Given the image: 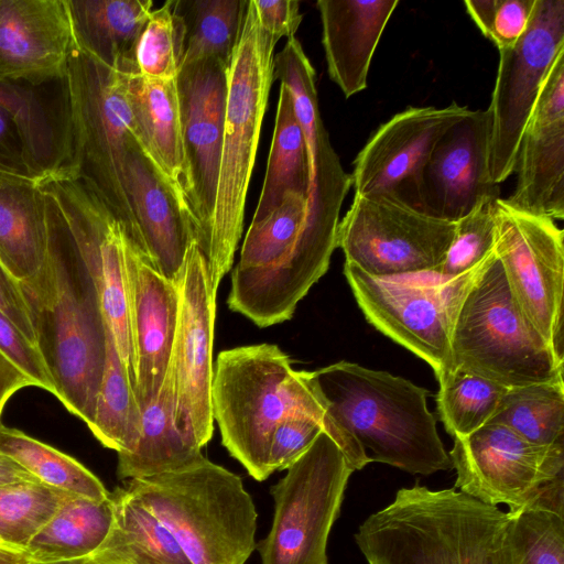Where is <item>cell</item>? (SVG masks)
Here are the masks:
<instances>
[{
    "label": "cell",
    "mask_w": 564,
    "mask_h": 564,
    "mask_svg": "<svg viewBox=\"0 0 564 564\" xmlns=\"http://www.w3.org/2000/svg\"><path fill=\"white\" fill-rule=\"evenodd\" d=\"M45 200L46 257L40 271L20 284L55 397L89 426L104 371L107 324L68 228Z\"/></svg>",
    "instance_id": "cell-1"
},
{
    "label": "cell",
    "mask_w": 564,
    "mask_h": 564,
    "mask_svg": "<svg viewBox=\"0 0 564 564\" xmlns=\"http://www.w3.org/2000/svg\"><path fill=\"white\" fill-rule=\"evenodd\" d=\"M212 405L221 443L258 481L272 475L268 457L276 425L291 416L321 422L355 470L370 463L364 449L333 421L307 371L292 368L276 345L223 350L214 368Z\"/></svg>",
    "instance_id": "cell-2"
},
{
    "label": "cell",
    "mask_w": 564,
    "mask_h": 564,
    "mask_svg": "<svg viewBox=\"0 0 564 564\" xmlns=\"http://www.w3.org/2000/svg\"><path fill=\"white\" fill-rule=\"evenodd\" d=\"M307 375L335 424L370 451V463L423 476L453 468L427 409L429 390L348 361Z\"/></svg>",
    "instance_id": "cell-3"
},
{
    "label": "cell",
    "mask_w": 564,
    "mask_h": 564,
    "mask_svg": "<svg viewBox=\"0 0 564 564\" xmlns=\"http://www.w3.org/2000/svg\"><path fill=\"white\" fill-rule=\"evenodd\" d=\"M507 512L462 491L400 489L355 534L369 564H505Z\"/></svg>",
    "instance_id": "cell-4"
},
{
    "label": "cell",
    "mask_w": 564,
    "mask_h": 564,
    "mask_svg": "<svg viewBox=\"0 0 564 564\" xmlns=\"http://www.w3.org/2000/svg\"><path fill=\"white\" fill-rule=\"evenodd\" d=\"M278 42L261 26L253 0H248L240 39L228 66L215 208L206 239L198 248L216 292L232 267L242 234L246 198L273 80V53Z\"/></svg>",
    "instance_id": "cell-5"
},
{
    "label": "cell",
    "mask_w": 564,
    "mask_h": 564,
    "mask_svg": "<svg viewBox=\"0 0 564 564\" xmlns=\"http://www.w3.org/2000/svg\"><path fill=\"white\" fill-rule=\"evenodd\" d=\"M274 78L290 91L304 134L308 189L306 218L295 249L269 276L268 285L281 301L296 304L328 269L351 176L330 143L318 109L315 70L295 36L273 58Z\"/></svg>",
    "instance_id": "cell-6"
},
{
    "label": "cell",
    "mask_w": 564,
    "mask_h": 564,
    "mask_svg": "<svg viewBox=\"0 0 564 564\" xmlns=\"http://www.w3.org/2000/svg\"><path fill=\"white\" fill-rule=\"evenodd\" d=\"M173 534L192 564H246L257 510L242 479L205 456L185 468L124 486Z\"/></svg>",
    "instance_id": "cell-7"
},
{
    "label": "cell",
    "mask_w": 564,
    "mask_h": 564,
    "mask_svg": "<svg viewBox=\"0 0 564 564\" xmlns=\"http://www.w3.org/2000/svg\"><path fill=\"white\" fill-rule=\"evenodd\" d=\"M452 370L506 388L563 379V365L523 313L495 251L477 269L451 336Z\"/></svg>",
    "instance_id": "cell-8"
},
{
    "label": "cell",
    "mask_w": 564,
    "mask_h": 564,
    "mask_svg": "<svg viewBox=\"0 0 564 564\" xmlns=\"http://www.w3.org/2000/svg\"><path fill=\"white\" fill-rule=\"evenodd\" d=\"M75 143V177L82 178L145 251L124 184V162L138 140L126 97V73L74 45L67 64ZM147 252V251H145Z\"/></svg>",
    "instance_id": "cell-9"
},
{
    "label": "cell",
    "mask_w": 564,
    "mask_h": 564,
    "mask_svg": "<svg viewBox=\"0 0 564 564\" xmlns=\"http://www.w3.org/2000/svg\"><path fill=\"white\" fill-rule=\"evenodd\" d=\"M478 268L455 278L436 272L373 276L345 262L344 273L368 322L426 361L438 379L452 370L454 321Z\"/></svg>",
    "instance_id": "cell-10"
},
{
    "label": "cell",
    "mask_w": 564,
    "mask_h": 564,
    "mask_svg": "<svg viewBox=\"0 0 564 564\" xmlns=\"http://www.w3.org/2000/svg\"><path fill=\"white\" fill-rule=\"evenodd\" d=\"M455 488L509 511L543 508L564 516V443L540 446L501 424L454 438Z\"/></svg>",
    "instance_id": "cell-11"
},
{
    "label": "cell",
    "mask_w": 564,
    "mask_h": 564,
    "mask_svg": "<svg viewBox=\"0 0 564 564\" xmlns=\"http://www.w3.org/2000/svg\"><path fill=\"white\" fill-rule=\"evenodd\" d=\"M355 469L322 432L271 488L273 521L258 550L261 564H328L327 541Z\"/></svg>",
    "instance_id": "cell-12"
},
{
    "label": "cell",
    "mask_w": 564,
    "mask_h": 564,
    "mask_svg": "<svg viewBox=\"0 0 564 564\" xmlns=\"http://www.w3.org/2000/svg\"><path fill=\"white\" fill-rule=\"evenodd\" d=\"M455 224L417 212L393 193L355 194L339 220L336 247L373 276L436 272L455 232Z\"/></svg>",
    "instance_id": "cell-13"
},
{
    "label": "cell",
    "mask_w": 564,
    "mask_h": 564,
    "mask_svg": "<svg viewBox=\"0 0 564 564\" xmlns=\"http://www.w3.org/2000/svg\"><path fill=\"white\" fill-rule=\"evenodd\" d=\"M564 51V0H535L530 24L514 46L499 51L488 118V170L500 184L514 172L521 135L542 83Z\"/></svg>",
    "instance_id": "cell-14"
},
{
    "label": "cell",
    "mask_w": 564,
    "mask_h": 564,
    "mask_svg": "<svg viewBox=\"0 0 564 564\" xmlns=\"http://www.w3.org/2000/svg\"><path fill=\"white\" fill-rule=\"evenodd\" d=\"M495 247L519 306L563 358L564 231L554 219L498 198Z\"/></svg>",
    "instance_id": "cell-15"
},
{
    "label": "cell",
    "mask_w": 564,
    "mask_h": 564,
    "mask_svg": "<svg viewBox=\"0 0 564 564\" xmlns=\"http://www.w3.org/2000/svg\"><path fill=\"white\" fill-rule=\"evenodd\" d=\"M47 200L64 220L89 272L102 314L134 383V357L127 296V232L100 197L79 177L39 181Z\"/></svg>",
    "instance_id": "cell-16"
},
{
    "label": "cell",
    "mask_w": 564,
    "mask_h": 564,
    "mask_svg": "<svg viewBox=\"0 0 564 564\" xmlns=\"http://www.w3.org/2000/svg\"><path fill=\"white\" fill-rule=\"evenodd\" d=\"M175 282L180 312L170 361L174 376L175 424L187 442L203 448L214 432L212 388L217 292L212 288L196 243L188 248Z\"/></svg>",
    "instance_id": "cell-17"
},
{
    "label": "cell",
    "mask_w": 564,
    "mask_h": 564,
    "mask_svg": "<svg viewBox=\"0 0 564 564\" xmlns=\"http://www.w3.org/2000/svg\"><path fill=\"white\" fill-rule=\"evenodd\" d=\"M182 139L187 171V207L195 243L206 239L219 176L228 65L215 58L183 64L176 76Z\"/></svg>",
    "instance_id": "cell-18"
},
{
    "label": "cell",
    "mask_w": 564,
    "mask_h": 564,
    "mask_svg": "<svg viewBox=\"0 0 564 564\" xmlns=\"http://www.w3.org/2000/svg\"><path fill=\"white\" fill-rule=\"evenodd\" d=\"M488 170L486 110L470 112L433 149L417 174L394 195L420 213L456 223L487 198L499 197Z\"/></svg>",
    "instance_id": "cell-19"
},
{
    "label": "cell",
    "mask_w": 564,
    "mask_h": 564,
    "mask_svg": "<svg viewBox=\"0 0 564 564\" xmlns=\"http://www.w3.org/2000/svg\"><path fill=\"white\" fill-rule=\"evenodd\" d=\"M124 254L134 357L133 389L142 410L158 394L170 366L180 294L176 282L165 278L128 235Z\"/></svg>",
    "instance_id": "cell-20"
},
{
    "label": "cell",
    "mask_w": 564,
    "mask_h": 564,
    "mask_svg": "<svg viewBox=\"0 0 564 564\" xmlns=\"http://www.w3.org/2000/svg\"><path fill=\"white\" fill-rule=\"evenodd\" d=\"M512 206L564 218V51L550 67L518 147Z\"/></svg>",
    "instance_id": "cell-21"
},
{
    "label": "cell",
    "mask_w": 564,
    "mask_h": 564,
    "mask_svg": "<svg viewBox=\"0 0 564 564\" xmlns=\"http://www.w3.org/2000/svg\"><path fill=\"white\" fill-rule=\"evenodd\" d=\"M470 109L455 101L436 108L409 107L381 124L354 161L355 194H395L429 160L442 137Z\"/></svg>",
    "instance_id": "cell-22"
},
{
    "label": "cell",
    "mask_w": 564,
    "mask_h": 564,
    "mask_svg": "<svg viewBox=\"0 0 564 564\" xmlns=\"http://www.w3.org/2000/svg\"><path fill=\"white\" fill-rule=\"evenodd\" d=\"M0 105L10 110L15 120L32 178L75 176L67 73L39 83L0 82Z\"/></svg>",
    "instance_id": "cell-23"
},
{
    "label": "cell",
    "mask_w": 564,
    "mask_h": 564,
    "mask_svg": "<svg viewBox=\"0 0 564 564\" xmlns=\"http://www.w3.org/2000/svg\"><path fill=\"white\" fill-rule=\"evenodd\" d=\"M74 45L66 0H0V82L64 76Z\"/></svg>",
    "instance_id": "cell-24"
},
{
    "label": "cell",
    "mask_w": 564,
    "mask_h": 564,
    "mask_svg": "<svg viewBox=\"0 0 564 564\" xmlns=\"http://www.w3.org/2000/svg\"><path fill=\"white\" fill-rule=\"evenodd\" d=\"M124 184L145 251L158 270L176 281L195 243L188 207L139 140L129 148Z\"/></svg>",
    "instance_id": "cell-25"
},
{
    "label": "cell",
    "mask_w": 564,
    "mask_h": 564,
    "mask_svg": "<svg viewBox=\"0 0 564 564\" xmlns=\"http://www.w3.org/2000/svg\"><path fill=\"white\" fill-rule=\"evenodd\" d=\"M399 0H318L327 72L346 98L367 88L370 64Z\"/></svg>",
    "instance_id": "cell-26"
},
{
    "label": "cell",
    "mask_w": 564,
    "mask_h": 564,
    "mask_svg": "<svg viewBox=\"0 0 564 564\" xmlns=\"http://www.w3.org/2000/svg\"><path fill=\"white\" fill-rule=\"evenodd\" d=\"M126 97L140 144L186 202L187 171L176 78L126 73Z\"/></svg>",
    "instance_id": "cell-27"
},
{
    "label": "cell",
    "mask_w": 564,
    "mask_h": 564,
    "mask_svg": "<svg viewBox=\"0 0 564 564\" xmlns=\"http://www.w3.org/2000/svg\"><path fill=\"white\" fill-rule=\"evenodd\" d=\"M75 45L102 65L137 73L134 52L151 0H66Z\"/></svg>",
    "instance_id": "cell-28"
},
{
    "label": "cell",
    "mask_w": 564,
    "mask_h": 564,
    "mask_svg": "<svg viewBox=\"0 0 564 564\" xmlns=\"http://www.w3.org/2000/svg\"><path fill=\"white\" fill-rule=\"evenodd\" d=\"M46 200L39 181L0 173V262L19 281L35 275L47 252Z\"/></svg>",
    "instance_id": "cell-29"
},
{
    "label": "cell",
    "mask_w": 564,
    "mask_h": 564,
    "mask_svg": "<svg viewBox=\"0 0 564 564\" xmlns=\"http://www.w3.org/2000/svg\"><path fill=\"white\" fill-rule=\"evenodd\" d=\"M141 434L131 452L118 453L121 480L147 478L193 465L202 448L185 440L175 424L174 376L171 366L152 401L141 410Z\"/></svg>",
    "instance_id": "cell-30"
},
{
    "label": "cell",
    "mask_w": 564,
    "mask_h": 564,
    "mask_svg": "<svg viewBox=\"0 0 564 564\" xmlns=\"http://www.w3.org/2000/svg\"><path fill=\"white\" fill-rule=\"evenodd\" d=\"M109 497L112 525L91 558L100 564H192L173 534L126 487Z\"/></svg>",
    "instance_id": "cell-31"
},
{
    "label": "cell",
    "mask_w": 564,
    "mask_h": 564,
    "mask_svg": "<svg viewBox=\"0 0 564 564\" xmlns=\"http://www.w3.org/2000/svg\"><path fill=\"white\" fill-rule=\"evenodd\" d=\"M307 198L291 193L260 221L252 223L243 239L231 275L232 301L279 269L293 253L306 218Z\"/></svg>",
    "instance_id": "cell-32"
},
{
    "label": "cell",
    "mask_w": 564,
    "mask_h": 564,
    "mask_svg": "<svg viewBox=\"0 0 564 564\" xmlns=\"http://www.w3.org/2000/svg\"><path fill=\"white\" fill-rule=\"evenodd\" d=\"M113 520L110 497L69 498L29 543L31 562H56L90 556L106 540Z\"/></svg>",
    "instance_id": "cell-33"
},
{
    "label": "cell",
    "mask_w": 564,
    "mask_h": 564,
    "mask_svg": "<svg viewBox=\"0 0 564 564\" xmlns=\"http://www.w3.org/2000/svg\"><path fill=\"white\" fill-rule=\"evenodd\" d=\"M307 189L305 139L294 112L291 94L281 84L265 176L252 223L267 217L291 193L307 198Z\"/></svg>",
    "instance_id": "cell-34"
},
{
    "label": "cell",
    "mask_w": 564,
    "mask_h": 564,
    "mask_svg": "<svg viewBox=\"0 0 564 564\" xmlns=\"http://www.w3.org/2000/svg\"><path fill=\"white\" fill-rule=\"evenodd\" d=\"M141 419L130 376L107 326L104 371L88 427L105 447L126 453L134 448L140 437Z\"/></svg>",
    "instance_id": "cell-35"
},
{
    "label": "cell",
    "mask_w": 564,
    "mask_h": 564,
    "mask_svg": "<svg viewBox=\"0 0 564 564\" xmlns=\"http://www.w3.org/2000/svg\"><path fill=\"white\" fill-rule=\"evenodd\" d=\"M248 0H171L184 25L183 64L215 58L229 66ZM181 65V66H182Z\"/></svg>",
    "instance_id": "cell-36"
},
{
    "label": "cell",
    "mask_w": 564,
    "mask_h": 564,
    "mask_svg": "<svg viewBox=\"0 0 564 564\" xmlns=\"http://www.w3.org/2000/svg\"><path fill=\"white\" fill-rule=\"evenodd\" d=\"M487 423L540 446L564 443V381L507 388Z\"/></svg>",
    "instance_id": "cell-37"
},
{
    "label": "cell",
    "mask_w": 564,
    "mask_h": 564,
    "mask_svg": "<svg viewBox=\"0 0 564 564\" xmlns=\"http://www.w3.org/2000/svg\"><path fill=\"white\" fill-rule=\"evenodd\" d=\"M0 454L51 487L93 500H105L109 496L97 476L78 460L1 423Z\"/></svg>",
    "instance_id": "cell-38"
},
{
    "label": "cell",
    "mask_w": 564,
    "mask_h": 564,
    "mask_svg": "<svg viewBox=\"0 0 564 564\" xmlns=\"http://www.w3.org/2000/svg\"><path fill=\"white\" fill-rule=\"evenodd\" d=\"M73 496L43 482L0 486V541L25 553L32 539Z\"/></svg>",
    "instance_id": "cell-39"
},
{
    "label": "cell",
    "mask_w": 564,
    "mask_h": 564,
    "mask_svg": "<svg viewBox=\"0 0 564 564\" xmlns=\"http://www.w3.org/2000/svg\"><path fill=\"white\" fill-rule=\"evenodd\" d=\"M437 381L438 414L453 438L467 436L485 425L507 389L459 370L447 371Z\"/></svg>",
    "instance_id": "cell-40"
},
{
    "label": "cell",
    "mask_w": 564,
    "mask_h": 564,
    "mask_svg": "<svg viewBox=\"0 0 564 564\" xmlns=\"http://www.w3.org/2000/svg\"><path fill=\"white\" fill-rule=\"evenodd\" d=\"M505 564H564V516L529 507L507 512Z\"/></svg>",
    "instance_id": "cell-41"
},
{
    "label": "cell",
    "mask_w": 564,
    "mask_h": 564,
    "mask_svg": "<svg viewBox=\"0 0 564 564\" xmlns=\"http://www.w3.org/2000/svg\"><path fill=\"white\" fill-rule=\"evenodd\" d=\"M184 53V25L171 0L152 10L138 40L134 63L138 74L155 79H175Z\"/></svg>",
    "instance_id": "cell-42"
},
{
    "label": "cell",
    "mask_w": 564,
    "mask_h": 564,
    "mask_svg": "<svg viewBox=\"0 0 564 564\" xmlns=\"http://www.w3.org/2000/svg\"><path fill=\"white\" fill-rule=\"evenodd\" d=\"M498 198L482 200L456 221L453 240L437 274L446 278L463 275L479 267L494 252Z\"/></svg>",
    "instance_id": "cell-43"
},
{
    "label": "cell",
    "mask_w": 564,
    "mask_h": 564,
    "mask_svg": "<svg viewBox=\"0 0 564 564\" xmlns=\"http://www.w3.org/2000/svg\"><path fill=\"white\" fill-rule=\"evenodd\" d=\"M535 0H466L467 14L497 48L516 45L525 33Z\"/></svg>",
    "instance_id": "cell-44"
},
{
    "label": "cell",
    "mask_w": 564,
    "mask_h": 564,
    "mask_svg": "<svg viewBox=\"0 0 564 564\" xmlns=\"http://www.w3.org/2000/svg\"><path fill=\"white\" fill-rule=\"evenodd\" d=\"M325 432L321 422L310 416H291L274 429L269 447V468L286 470Z\"/></svg>",
    "instance_id": "cell-45"
},
{
    "label": "cell",
    "mask_w": 564,
    "mask_h": 564,
    "mask_svg": "<svg viewBox=\"0 0 564 564\" xmlns=\"http://www.w3.org/2000/svg\"><path fill=\"white\" fill-rule=\"evenodd\" d=\"M0 352L32 379L36 387L56 394L53 379L39 348L0 310Z\"/></svg>",
    "instance_id": "cell-46"
},
{
    "label": "cell",
    "mask_w": 564,
    "mask_h": 564,
    "mask_svg": "<svg viewBox=\"0 0 564 564\" xmlns=\"http://www.w3.org/2000/svg\"><path fill=\"white\" fill-rule=\"evenodd\" d=\"M253 4L261 26L278 41L293 37L303 20L296 0H253Z\"/></svg>",
    "instance_id": "cell-47"
},
{
    "label": "cell",
    "mask_w": 564,
    "mask_h": 564,
    "mask_svg": "<svg viewBox=\"0 0 564 564\" xmlns=\"http://www.w3.org/2000/svg\"><path fill=\"white\" fill-rule=\"evenodd\" d=\"M0 310L36 346L30 311L20 281L0 262ZM37 347V346H36Z\"/></svg>",
    "instance_id": "cell-48"
},
{
    "label": "cell",
    "mask_w": 564,
    "mask_h": 564,
    "mask_svg": "<svg viewBox=\"0 0 564 564\" xmlns=\"http://www.w3.org/2000/svg\"><path fill=\"white\" fill-rule=\"evenodd\" d=\"M0 173L31 177L24 148L10 110L0 105Z\"/></svg>",
    "instance_id": "cell-49"
},
{
    "label": "cell",
    "mask_w": 564,
    "mask_h": 564,
    "mask_svg": "<svg viewBox=\"0 0 564 564\" xmlns=\"http://www.w3.org/2000/svg\"><path fill=\"white\" fill-rule=\"evenodd\" d=\"M29 386H35L32 379L0 352V415L8 399Z\"/></svg>",
    "instance_id": "cell-50"
},
{
    "label": "cell",
    "mask_w": 564,
    "mask_h": 564,
    "mask_svg": "<svg viewBox=\"0 0 564 564\" xmlns=\"http://www.w3.org/2000/svg\"><path fill=\"white\" fill-rule=\"evenodd\" d=\"M17 482H41L12 459L0 454V486Z\"/></svg>",
    "instance_id": "cell-51"
},
{
    "label": "cell",
    "mask_w": 564,
    "mask_h": 564,
    "mask_svg": "<svg viewBox=\"0 0 564 564\" xmlns=\"http://www.w3.org/2000/svg\"><path fill=\"white\" fill-rule=\"evenodd\" d=\"M30 562L23 552L0 547V564H29Z\"/></svg>",
    "instance_id": "cell-52"
},
{
    "label": "cell",
    "mask_w": 564,
    "mask_h": 564,
    "mask_svg": "<svg viewBox=\"0 0 564 564\" xmlns=\"http://www.w3.org/2000/svg\"><path fill=\"white\" fill-rule=\"evenodd\" d=\"M29 564H100L90 556L74 560L56 561V562H30Z\"/></svg>",
    "instance_id": "cell-53"
},
{
    "label": "cell",
    "mask_w": 564,
    "mask_h": 564,
    "mask_svg": "<svg viewBox=\"0 0 564 564\" xmlns=\"http://www.w3.org/2000/svg\"><path fill=\"white\" fill-rule=\"evenodd\" d=\"M0 547L10 549V547H8L6 544H3L1 541H0ZM10 550H12V549H10ZM13 551H14V550H13ZM18 552H19V551H18Z\"/></svg>",
    "instance_id": "cell-54"
}]
</instances>
